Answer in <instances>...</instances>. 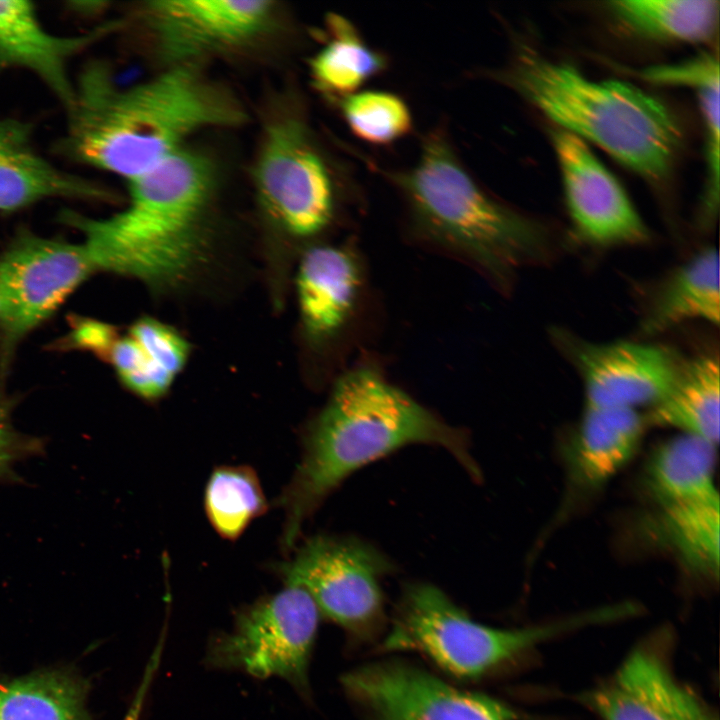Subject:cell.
<instances>
[{
  "label": "cell",
  "mask_w": 720,
  "mask_h": 720,
  "mask_svg": "<svg viewBox=\"0 0 720 720\" xmlns=\"http://www.w3.org/2000/svg\"><path fill=\"white\" fill-rule=\"evenodd\" d=\"M62 141L66 155L127 181L179 151L195 132L241 120V111L192 63L122 88L108 67L91 62L74 82Z\"/></svg>",
  "instance_id": "obj_1"
},
{
  "label": "cell",
  "mask_w": 720,
  "mask_h": 720,
  "mask_svg": "<svg viewBox=\"0 0 720 720\" xmlns=\"http://www.w3.org/2000/svg\"><path fill=\"white\" fill-rule=\"evenodd\" d=\"M416 443L445 448L479 479L462 429L440 420L373 368H354L340 376L309 425L301 460L278 498L284 512L282 548L294 547L306 519L348 475Z\"/></svg>",
  "instance_id": "obj_2"
},
{
  "label": "cell",
  "mask_w": 720,
  "mask_h": 720,
  "mask_svg": "<svg viewBox=\"0 0 720 720\" xmlns=\"http://www.w3.org/2000/svg\"><path fill=\"white\" fill-rule=\"evenodd\" d=\"M213 176L206 158L182 148L129 180V202L120 212L94 219L64 210L60 217L83 234L98 272L131 277L152 290L176 289L207 256Z\"/></svg>",
  "instance_id": "obj_3"
},
{
  "label": "cell",
  "mask_w": 720,
  "mask_h": 720,
  "mask_svg": "<svg viewBox=\"0 0 720 720\" xmlns=\"http://www.w3.org/2000/svg\"><path fill=\"white\" fill-rule=\"evenodd\" d=\"M494 77L561 129L597 144L647 180L668 176L682 128L670 108L646 91L624 81L589 79L524 44Z\"/></svg>",
  "instance_id": "obj_4"
},
{
  "label": "cell",
  "mask_w": 720,
  "mask_h": 720,
  "mask_svg": "<svg viewBox=\"0 0 720 720\" xmlns=\"http://www.w3.org/2000/svg\"><path fill=\"white\" fill-rule=\"evenodd\" d=\"M383 174L401 193L419 232L499 283H507L518 268L552 256L544 227L485 192L440 129L423 138L412 167Z\"/></svg>",
  "instance_id": "obj_5"
},
{
  "label": "cell",
  "mask_w": 720,
  "mask_h": 720,
  "mask_svg": "<svg viewBox=\"0 0 720 720\" xmlns=\"http://www.w3.org/2000/svg\"><path fill=\"white\" fill-rule=\"evenodd\" d=\"M576 621L526 629H497L472 620L440 589L408 585L385 639L387 650H414L462 679H478Z\"/></svg>",
  "instance_id": "obj_6"
},
{
  "label": "cell",
  "mask_w": 720,
  "mask_h": 720,
  "mask_svg": "<svg viewBox=\"0 0 720 720\" xmlns=\"http://www.w3.org/2000/svg\"><path fill=\"white\" fill-rule=\"evenodd\" d=\"M319 616L304 589L285 585L241 609L232 630L210 641L206 662L257 678L278 676L308 696V667Z\"/></svg>",
  "instance_id": "obj_7"
},
{
  "label": "cell",
  "mask_w": 720,
  "mask_h": 720,
  "mask_svg": "<svg viewBox=\"0 0 720 720\" xmlns=\"http://www.w3.org/2000/svg\"><path fill=\"white\" fill-rule=\"evenodd\" d=\"M392 565L366 543L353 538L317 535L279 566L286 585L304 589L320 614L348 631H371L383 616L379 578Z\"/></svg>",
  "instance_id": "obj_8"
},
{
  "label": "cell",
  "mask_w": 720,
  "mask_h": 720,
  "mask_svg": "<svg viewBox=\"0 0 720 720\" xmlns=\"http://www.w3.org/2000/svg\"><path fill=\"white\" fill-rule=\"evenodd\" d=\"M96 272L84 242L19 233L0 257V336L5 354Z\"/></svg>",
  "instance_id": "obj_9"
},
{
  "label": "cell",
  "mask_w": 720,
  "mask_h": 720,
  "mask_svg": "<svg viewBox=\"0 0 720 720\" xmlns=\"http://www.w3.org/2000/svg\"><path fill=\"white\" fill-rule=\"evenodd\" d=\"M255 179L265 207L291 234L311 236L331 222L335 181L302 121L281 120L269 128Z\"/></svg>",
  "instance_id": "obj_10"
},
{
  "label": "cell",
  "mask_w": 720,
  "mask_h": 720,
  "mask_svg": "<svg viewBox=\"0 0 720 720\" xmlns=\"http://www.w3.org/2000/svg\"><path fill=\"white\" fill-rule=\"evenodd\" d=\"M366 720H513L514 712L487 695L458 689L400 661L360 667L343 678Z\"/></svg>",
  "instance_id": "obj_11"
},
{
  "label": "cell",
  "mask_w": 720,
  "mask_h": 720,
  "mask_svg": "<svg viewBox=\"0 0 720 720\" xmlns=\"http://www.w3.org/2000/svg\"><path fill=\"white\" fill-rule=\"evenodd\" d=\"M556 337L582 378L589 408H650L668 392L685 360L665 345L595 343L560 331Z\"/></svg>",
  "instance_id": "obj_12"
},
{
  "label": "cell",
  "mask_w": 720,
  "mask_h": 720,
  "mask_svg": "<svg viewBox=\"0 0 720 720\" xmlns=\"http://www.w3.org/2000/svg\"><path fill=\"white\" fill-rule=\"evenodd\" d=\"M568 213L577 237L596 247L639 245L650 232L614 175L583 139L552 133Z\"/></svg>",
  "instance_id": "obj_13"
},
{
  "label": "cell",
  "mask_w": 720,
  "mask_h": 720,
  "mask_svg": "<svg viewBox=\"0 0 720 720\" xmlns=\"http://www.w3.org/2000/svg\"><path fill=\"white\" fill-rule=\"evenodd\" d=\"M272 11L266 0H158L145 8L160 53L173 65L256 37Z\"/></svg>",
  "instance_id": "obj_14"
},
{
  "label": "cell",
  "mask_w": 720,
  "mask_h": 720,
  "mask_svg": "<svg viewBox=\"0 0 720 720\" xmlns=\"http://www.w3.org/2000/svg\"><path fill=\"white\" fill-rule=\"evenodd\" d=\"M584 700L603 720H717L673 677L664 656L648 645L633 650Z\"/></svg>",
  "instance_id": "obj_15"
},
{
  "label": "cell",
  "mask_w": 720,
  "mask_h": 720,
  "mask_svg": "<svg viewBox=\"0 0 720 720\" xmlns=\"http://www.w3.org/2000/svg\"><path fill=\"white\" fill-rule=\"evenodd\" d=\"M114 26L102 24L83 34L55 35L40 22L31 2L0 1V75L16 68L34 73L67 110L74 99L69 62Z\"/></svg>",
  "instance_id": "obj_16"
},
{
  "label": "cell",
  "mask_w": 720,
  "mask_h": 720,
  "mask_svg": "<svg viewBox=\"0 0 720 720\" xmlns=\"http://www.w3.org/2000/svg\"><path fill=\"white\" fill-rule=\"evenodd\" d=\"M106 196L95 183L42 157L32 145L27 123L0 118V211H16L54 197L102 200Z\"/></svg>",
  "instance_id": "obj_17"
},
{
  "label": "cell",
  "mask_w": 720,
  "mask_h": 720,
  "mask_svg": "<svg viewBox=\"0 0 720 720\" xmlns=\"http://www.w3.org/2000/svg\"><path fill=\"white\" fill-rule=\"evenodd\" d=\"M360 284L355 258L336 246H316L302 257L297 296L309 338L323 342L345 326L354 309Z\"/></svg>",
  "instance_id": "obj_18"
},
{
  "label": "cell",
  "mask_w": 720,
  "mask_h": 720,
  "mask_svg": "<svg viewBox=\"0 0 720 720\" xmlns=\"http://www.w3.org/2000/svg\"><path fill=\"white\" fill-rule=\"evenodd\" d=\"M647 422L636 409L585 407L571 448L576 483L597 488L636 454Z\"/></svg>",
  "instance_id": "obj_19"
},
{
  "label": "cell",
  "mask_w": 720,
  "mask_h": 720,
  "mask_svg": "<svg viewBox=\"0 0 720 720\" xmlns=\"http://www.w3.org/2000/svg\"><path fill=\"white\" fill-rule=\"evenodd\" d=\"M719 371L717 353L685 359L668 392L644 415L647 425L677 428L716 447L720 417Z\"/></svg>",
  "instance_id": "obj_20"
},
{
  "label": "cell",
  "mask_w": 720,
  "mask_h": 720,
  "mask_svg": "<svg viewBox=\"0 0 720 720\" xmlns=\"http://www.w3.org/2000/svg\"><path fill=\"white\" fill-rule=\"evenodd\" d=\"M719 254L702 249L666 279L641 323L646 335L664 332L689 320H720Z\"/></svg>",
  "instance_id": "obj_21"
},
{
  "label": "cell",
  "mask_w": 720,
  "mask_h": 720,
  "mask_svg": "<svg viewBox=\"0 0 720 720\" xmlns=\"http://www.w3.org/2000/svg\"><path fill=\"white\" fill-rule=\"evenodd\" d=\"M648 531L689 571L717 579L720 562L719 498L658 505Z\"/></svg>",
  "instance_id": "obj_22"
},
{
  "label": "cell",
  "mask_w": 720,
  "mask_h": 720,
  "mask_svg": "<svg viewBox=\"0 0 720 720\" xmlns=\"http://www.w3.org/2000/svg\"><path fill=\"white\" fill-rule=\"evenodd\" d=\"M715 449L688 434L658 446L645 470L648 491L657 505L719 498L714 481Z\"/></svg>",
  "instance_id": "obj_23"
},
{
  "label": "cell",
  "mask_w": 720,
  "mask_h": 720,
  "mask_svg": "<svg viewBox=\"0 0 720 720\" xmlns=\"http://www.w3.org/2000/svg\"><path fill=\"white\" fill-rule=\"evenodd\" d=\"M88 685L64 669L36 672L0 684V720H91Z\"/></svg>",
  "instance_id": "obj_24"
},
{
  "label": "cell",
  "mask_w": 720,
  "mask_h": 720,
  "mask_svg": "<svg viewBox=\"0 0 720 720\" xmlns=\"http://www.w3.org/2000/svg\"><path fill=\"white\" fill-rule=\"evenodd\" d=\"M325 24L327 41L312 57L310 72L318 89L338 100L383 72L387 59L345 17L329 14Z\"/></svg>",
  "instance_id": "obj_25"
},
{
  "label": "cell",
  "mask_w": 720,
  "mask_h": 720,
  "mask_svg": "<svg viewBox=\"0 0 720 720\" xmlns=\"http://www.w3.org/2000/svg\"><path fill=\"white\" fill-rule=\"evenodd\" d=\"M607 8L628 30L669 41H705L719 17L716 0H615L607 2Z\"/></svg>",
  "instance_id": "obj_26"
},
{
  "label": "cell",
  "mask_w": 720,
  "mask_h": 720,
  "mask_svg": "<svg viewBox=\"0 0 720 720\" xmlns=\"http://www.w3.org/2000/svg\"><path fill=\"white\" fill-rule=\"evenodd\" d=\"M204 508L219 536L233 541L268 509L256 471L247 465L216 467L206 484Z\"/></svg>",
  "instance_id": "obj_27"
},
{
  "label": "cell",
  "mask_w": 720,
  "mask_h": 720,
  "mask_svg": "<svg viewBox=\"0 0 720 720\" xmlns=\"http://www.w3.org/2000/svg\"><path fill=\"white\" fill-rule=\"evenodd\" d=\"M338 107L351 132L370 144L393 143L412 128L407 104L390 92H354L338 99Z\"/></svg>",
  "instance_id": "obj_28"
},
{
  "label": "cell",
  "mask_w": 720,
  "mask_h": 720,
  "mask_svg": "<svg viewBox=\"0 0 720 720\" xmlns=\"http://www.w3.org/2000/svg\"><path fill=\"white\" fill-rule=\"evenodd\" d=\"M107 357L122 383L146 400H157L169 390L175 377L160 367L131 337L117 338Z\"/></svg>",
  "instance_id": "obj_29"
},
{
  "label": "cell",
  "mask_w": 720,
  "mask_h": 720,
  "mask_svg": "<svg viewBox=\"0 0 720 720\" xmlns=\"http://www.w3.org/2000/svg\"><path fill=\"white\" fill-rule=\"evenodd\" d=\"M129 336L174 377L183 369L189 355V345L174 328L159 320L144 317L134 323Z\"/></svg>",
  "instance_id": "obj_30"
},
{
  "label": "cell",
  "mask_w": 720,
  "mask_h": 720,
  "mask_svg": "<svg viewBox=\"0 0 720 720\" xmlns=\"http://www.w3.org/2000/svg\"><path fill=\"white\" fill-rule=\"evenodd\" d=\"M706 134L707 186L704 208L711 218L719 199V77L695 89Z\"/></svg>",
  "instance_id": "obj_31"
},
{
  "label": "cell",
  "mask_w": 720,
  "mask_h": 720,
  "mask_svg": "<svg viewBox=\"0 0 720 720\" xmlns=\"http://www.w3.org/2000/svg\"><path fill=\"white\" fill-rule=\"evenodd\" d=\"M635 73L654 84L688 86L695 90L719 76V63L717 57L702 53L681 63L652 66Z\"/></svg>",
  "instance_id": "obj_32"
},
{
  "label": "cell",
  "mask_w": 720,
  "mask_h": 720,
  "mask_svg": "<svg viewBox=\"0 0 720 720\" xmlns=\"http://www.w3.org/2000/svg\"><path fill=\"white\" fill-rule=\"evenodd\" d=\"M11 407L0 397V480L15 479L14 466L26 457L39 454L42 441L18 432L11 423Z\"/></svg>",
  "instance_id": "obj_33"
},
{
  "label": "cell",
  "mask_w": 720,
  "mask_h": 720,
  "mask_svg": "<svg viewBox=\"0 0 720 720\" xmlns=\"http://www.w3.org/2000/svg\"><path fill=\"white\" fill-rule=\"evenodd\" d=\"M76 339L78 344L100 352L107 357L112 344L117 338L111 327L102 323L88 321L79 327Z\"/></svg>",
  "instance_id": "obj_34"
}]
</instances>
